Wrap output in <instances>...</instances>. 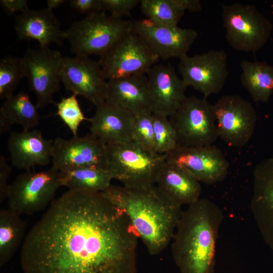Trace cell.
Returning a JSON list of instances; mask_svg holds the SVG:
<instances>
[{"label":"cell","mask_w":273,"mask_h":273,"mask_svg":"<svg viewBox=\"0 0 273 273\" xmlns=\"http://www.w3.org/2000/svg\"><path fill=\"white\" fill-rule=\"evenodd\" d=\"M156 153L166 155L178 146L169 117L152 113Z\"/></svg>","instance_id":"30"},{"label":"cell","mask_w":273,"mask_h":273,"mask_svg":"<svg viewBox=\"0 0 273 273\" xmlns=\"http://www.w3.org/2000/svg\"><path fill=\"white\" fill-rule=\"evenodd\" d=\"M11 172V167L8 163L5 157L0 156V202L7 198L8 192L10 185L8 184V178Z\"/></svg>","instance_id":"35"},{"label":"cell","mask_w":273,"mask_h":273,"mask_svg":"<svg viewBox=\"0 0 273 273\" xmlns=\"http://www.w3.org/2000/svg\"><path fill=\"white\" fill-rule=\"evenodd\" d=\"M156 184L164 196L181 206L200 198V182L187 170L166 160L158 172Z\"/></svg>","instance_id":"23"},{"label":"cell","mask_w":273,"mask_h":273,"mask_svg":"<svg viewBox=\"0 0 273 273\" xmlns=\"http://www.w3.org/2000/svg\"><path fill=\"white\" fill-rule=\"evenodd\" d=\"M14 29L19 40H36L42 48L52 43L62 44L65 31L52 10L29 9L15 17Z\"/></svg>","instance_id":"22"},{"label":"cell","mask_w":273,"mask_h":273,"mask_svg":"<svg viewBox=\"0 0 273 273\" xmlns=\"http://www.w3.org/2000/svg\"><path fill=\"white\" fill-rule=\"evenodd\" d=\"M26 77L23 58L7 56L0 61V99H7L13 95L20 80Z\"/></svg>","instance_id":"29"},{"label":"cell","mask_w":273,"mask_h":273,"mask_svg":"<svg viewBox=\"0 0 273 273\" xmlns=\"http://www.w3.org/2000/svg\"><path fill=\"white\" fill-rule=\"evenodd\" d=\"M221 209L200 198L183 211L172 240L173 259L180 273H214Z\"/></svg>","instance_id":"3"},{"label":"cell","mask_w":273,"mask_h":273,"mask_svg":"<svg viewBox=\"0 0 273 273\" xmlns=\"http://www.w3.org/2000/svg\"><path fill=\"white\" fill-rule=\"evenodd\" d=\"M227 59L222 50L186 55L179 59L178 70L187 87H192L207 98L222 90L229 73Z\"/></svg>","instance_id":"11"},{"label":"cell","mask_w":273,"mask_h":273,"mask_svg":"<svg viewBox=\"0 0 273 273\" xmlns=\"http://www.w3.org/2000/svg\"><path fill=\"white\" fill-rule=\"evenodd\" d=\"M52 158V166L60 172L83 167L108 168L106 145L90 133L69 140L56 138Z\"/></svg>","instance_id":"14"},{"label":"cell","mask_w":273,"mask_h":273,"mask_svg":"<svg viewBox=\"0 0 273 273\" xmlns=\"http://www.w3.org/2000/svg\"><path fill=\"white\" fill-rule=\"evenodd\" d=\"M69 4L73 9L87 15L103 12L101 0H71Z\"/></svg>","instance_id":"34"},{"label":"cell","mask_w":273,"mask_h":273,"mask_svg":"<svg viewBox=\"0 0 273 273\" xmlns=\"http://www.w3.org/2000/svg\"><path fill=\"white\" fill-rule=\"evenodd\" d=\"M0 4L5 13L8 15L18 11L23 13L29 10L26 0H1Z\"/></svg>","instance_id":"36"},{"label":"cell","mask_w":273,"mask_h":273,"mask_svg":"<svg viewBox=\"0 0 273 273\" xmlns=\"http://www.w3.org/2000/svg\"><path fill=\"white\" fill-rule=\"evenodd\" d=\"M108 168L112 179L123 186L147 187L156 185L166 155L150 151L133 140L106 145Z\"/></svg>","instance_id":"4"},{"label":"cell","mask_w":273,"mask_h":273,"mask_svg":"<svg viewBox=\"0 0 273 273\" xmlns=\"http://www.w3.org/2000/svg\"><path fill=\"white\" fill-rule=\"evenodd\" d=\"M38 107L31 101L27 92L21 91L6 99L0 109L1 135L10 130L13 124L30 130L39 124Z\"/></svg>","instance_id":"24"},{"label":"cell","mask_w":273,"mask_h":273,"mask_svg":"<svg viewBox=\"0 0 273 273\" xmlns=\"http://www.w3.org/2000/svg\"><path fill=\"white\" fill-rule=\"evenodd\" d=\"M140 0H101L102 11H108L113 17L122 19L130 15L131 11L139 4Z\"/></svg>","instance_id":"33"},{"label":"cell","mask_w":273,"mask_h":273,"mask_svg":"<svg viewBox=\"0 0 273 273\" xmlns=\"http://www.w3.org/2000/svg\"><path fill=\"white\" fill-rule=\"evenodd\" d=\"M152 113L169 117L187 97V87L171 64H155L147 73Z\"/></svg>","instance_id":"17"},{"label":"cell","mask_w":273,"mask_h":273,"mask_svg":"<svg viewBox=\"0 0 273 273\" xmlns=\"http://www.w3.org/2000/svg\"><path fill=\"white\" fill-rule=\"evenodd\" d=\"M140 4L147 19L160 26H178L185 12L180 0H141Z\"/></svg>","instance_id":"28"},{"label":"cell","mask_w":273,"mask_h":273,"mask_svg":"<svg viewBox=\"0 0 273 273\" xmlns=\"http://www.w3.org/2000/svg\"><path fill=\"white\" fill-rule=\"evenodd\" d=\"M180 2L185 11L195 13L202 10V4L199 0H180Z\"/></svg>","instance_id":"37"},{"label":"cell","mask_w":273,"mask_h":273,"mask_svg":"<svg viewBox=\"0 0 273 273\" xmlns=\"http://www.w3.org/2000/svg\"><path fill=\"white\" fill-rule=\"evenodd\" d=\"M218 137L230 147L239 148L251 139L257 114L252 104L237 95L221 97L213 105Z\"/></svg>","instance_id":"10"},{"label":"cell","mask_w":273,"mask_h":273,"mask_svg":"<svg viewBox=\"0 0 273 273\" xmlns=\"http://www.w3.org/2000/svg\"><path fill=\"white\" fill-rule=\"evenodd\" d=\"M139 238L103 192L70 191L25 236L24 273H136Z\"/></svg>","instance_id":"1"},{"label":"cell","mask_w":273,"mask_h":273,"mask_svg":"<svg viewBox=\"0 0 273 273\" xmlns=\"http://www.w3.org/2000/svg\"><path fill=\"white\" fill-rule=\"evenodd\" d=\"M100 57L99 62L108 80L147 74L159 60L133 28Z\"/></svg>","instance_id":"9"},{"label":"cell","mask_w":273,"mask_h":273,"mask_svg":"<svg viewBox=\"0 0 273 273\" xmlns=\"http://www.w3.org/2000/svg\"><path fill=\"white\" fill-rule=\"evenodd\" d=\"M60 77L66 90L95 106L105 101L107 82L99 61L85 56L63 57Z\"/></svg>","instance_id":"13"},{"label":"cell","mask_w":273,"mask_h":273,"mask_svg":"<svg viewBox=\"0 0 273 273\" xmlns=\"http://www.w3.org/2000/svg\"><path fill=\"white\" fill-rule=\"evenodd\" d=\"M242 85L255 102H267L273 93V66L264 61L242 60Z\"/></svg>","instance_id":"25"},{"label":"cell","mask_w":273,"mask_h":273,"mask_svg":"<svg viewBox=\"0 0 273 273\" xmlns=\"http://www.w3.org/2000/svg\"><path fill=\"white\" fill-rule=\"evenodd\" d=\"M64 2V0H47L46 1L47 8L52 11L53 9L57 8Z\"/></svg>","instance_id":"38"},{"label":"cell","mask_w":273,"mask_h":273,"mask_svg":"<svg viewBox=\"0 0 273 273\" xmlns=\"http://www.w3.org/2000/svg\"><path fill=\"white\" fill-rule=\"evenodd\" d=\"M105 101L135 116L152 113L147 74H135L108 80Z\"/></svg>","instance_id":"20"},{"label":"cell","mask_w":273,"mask_h":273,"mask_svg":"<svg viewBox=\"0 0 273 273\" xmlns=\"http://www.w3.org/2000/svg\"><path fill=\"white\" fill-rule=\"evenodd\" d=\"M135 116L132 140L146 150L156 153L152 113Z\"/></svg>","instance_id":"32"},{"label":"cell","mask_w":273,"mask_h":273,"mask_svg":"<svg viewBox=\"0 0 273 273\" xmlns=\"http://www.w3.org/2000/svg\"><path fill=\"white\" fill-rule=\"evenodd\" d=\"M63 57L59 51L49 48L29 49L23 57L29 89L36 95L38 108L54 103L53 96L60 90Z\"/></svg>","instance_id":"12"},{"label":"cell","mask_w":273,"mask_h":273,"mask_svg":"<svg viewBox=\"0 0 273 273\" xmlns=\"http://www.w3.org/2000/svg\"><path fill=\"white\" fill-rule=\"evenodd\" d=\"M77 95L73 94L67 98H63L57 103L56 114L70 129L74 136L77 133L80 123L87 119L79 106Z\"/></svg>","instance_id":"31"},{"label":"cell","mask_w":273,"mask_h":273,"mask_svg":"<svg viewBox=\"0 0 273 273\" xmlns=\"http://www.w3.org/2000/svg\"><path fill=\"white\" fill-rule=\"evenodd\" d=\"M26 228L21 215L9 208L0 210V265L7 263L22 243Z\"/></svg>","instance_id":"27"},{"label":"cell","mask_w":273,"mask_h":273,"mask_svg":"<svg viewBox=\"0 0 273 273\" xmlns=\"http://www.w3.org/2000/svg\"><path fill=\"white\" fill-rule=\"evenodd\" d=\"M250 209L264 242L273 253V157L262 160L254 169Z\"/></svg>","instance_id":"18"},{"label":"cell","mask_w":273,"mask_h":273,"mask_svg":"<svg viewBox=\"0 0 273 273\" xmlns=\"http://www.w3.org/2000/svg\"><path fill=\"white\" fill-rule=\"evenodd\" d=\"M221 8L225 37L233 49L255 53L265 45L272 24L255 6L235 3Z\"/></svg>","instance_id":"6"},{"label":"cell","mask_w":273,"mask_h":273,"mask_svg":"<svg viewBox=\"0 0 273 273\" xmlns=\"http://www.w3.org/2000/svg\"><path fill=\"white\" fill-rule=\"evenodd\" d=\"M53 140H46L37 129L11 132L8 150L12 165L29 170L35 166H46L52 158Z\"/></svg>","instance_id":"21"},{"label":"cell","mask_w":273,"mask_h":273,"mask_svg":"<svg viewBox=\"0 0 273 273\" xmlns=\"http://www.w3.org/2000/svg\"><path fill=\"white\" fill-rule=\"evenodd\" d=\"M135 115L106 101L96 106L90 134L105 145L121 144L133 140Z\"/></svg>","instance_id":"19"},{"label":"cell","mask_w":273,"mask_h":273,"mask_svg":"<svg viewBox=\"0 0 273 273\" xmlns=\"http://www.w3.org/2000/svg\"><path fill=\"white\" fill-rule=\"evenodd\" d=\"M134 31L158 58L180 59L193 45L198 34L192 28L156 25L148 19L132 21Z\"/></svg>","instance_id":"16"},{"label":"cell","mask_w":273,"mask_h":273,"mask_svg":"<svg viewBox=\"0 0 273 273\" xmlns=\"http://www.w3.org/2000/svg\"><path fill=\"white\" fill-rule=\"evenodd\" d=\"M121 210L152 255L163 252L172 240L183 211L155 186L132 188L111 185L102 192Z\"/></svg>","instance_id":"2"},{"label":"cell","mask_w":273,"mask_h":273,"mask_svg":"<svg viewBox=\"0 0 273 273\" xmlns=\"http://www.w3.org/2000/svg\"><path fill=\"white\" fill-rule=\"evenodd\" d=\"M169 119L178 146L211 145L218 138L214 105L204 97L187 96Z\"/></svg>","instance_id":"7"},{"label":"cell","mask_w":273,"mask_h":273,"mask_svg":"<svg viewBox=\"0 0 273 273\" xmlns=\"http://www.w3.org/2000/svg\"><path fill=\"white\" fill-rule=\"evenodd\" d=\"M60 173L61 186L70 191L102 192L111 185L112 178L108 169L83 167Z\"/></svg>","instance_id":"26"},{"label":"cell","mask_w":273,"mask_h":273,"mask_svg":"<svg viewBox=\"0 0 273 273\" xmlns=\"http://www.w3.org/2000/svg\"><path fill=\"white\" fill-rule=\"evenodd\" d=\"M59 171L54 167L40 171L26 170L10 185L9 207L19 214L30 215L45 209L61 187Z\"/></svg>","instance_id":"8"},{"label":"cell","mask_w":273,"mask_h":273,"mask_svg":"<svg viewBox=\"0 0 273 273\" xmlns=\"http://www.w3.org/2000/svg\"><path fill=\"white\" fill-rule=\"evenodd\" d=\"M133 28L132 21L101 12L74 22L65 32L71 52L76 56H101Z\"/></svg>","instance_id":"5"},{"label":"cell","mask_w":273,"mask_h":273,"mask_svg":"<svg viewBox=\"0 0 273 273\" xmlns=\"http://www.w3.org/2000/svg\"><path fill=\"white\" fill-rule=\"evenodd\" d=\"M166 155V160L193 174L200 182L213 185L226 177L230 164L213 145L195 147L177 146Z\"/></svg>","instance_id":"15"}]
</instances>
